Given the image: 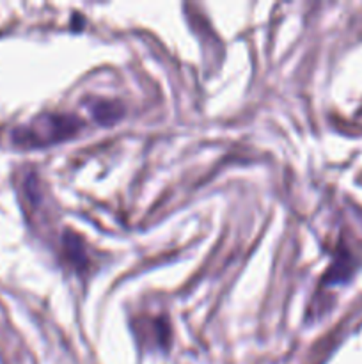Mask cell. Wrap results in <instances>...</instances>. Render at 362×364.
<instances>
[{
    "instance_id": "1",
    "label": "cell",
    "mask_w": 362,
    "mask_h": 364,
    "mask_svg": "<svg viewBox=\"0 0 362 364\" xmlns=\"http://www.w3.org/2000/svg\"><path fill=\"white\" fill-rule=\"evenodd\" d=\"M80 127L82 123L77 117L64 116V114H48V116L34 119L28 127L20 128L14 134V141L25 148L55 144V142L73 137L80 130Z\"/></svg>"
},
{
    "instance_id": "2",
    "label": "cell",
    "mask_w": 362,
    "mask_h": 364,
    "mask_svg": "<svg viewBox=\"0 0 362 364\" xmlns=\"http://www.w3.org/2000/svg\"><path fill=\"white\" fill-rule=\"evenodd\" d=\"M92 114H94L96 119L99 123H114V121L119 119L123 116V109H121L119 103H114V102H96L92 105Z\"/></svg>"
}]
</instances>
